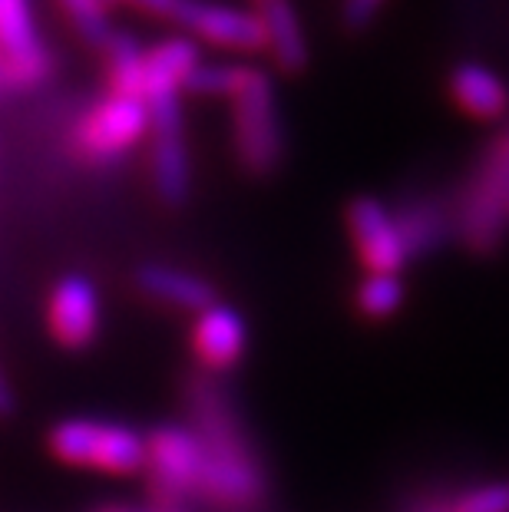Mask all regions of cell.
<instances>
[{
	"label": "cell",
	"instance_id": "cell-2",
	"mask_svg": "<svg viewBox=\"0 0 509 512\" xmlns=\"http://www.w3.org/2000/svg\"><path fill=\"white\" fill-rule=\"evenodd\" d=\"M50 453L63 466L106 476H136L146 470V433L100 417H63L47 433Z\"/></svg>",
	"mask_w": 509,
	"mask_h": 512
},
{
	"label": "cell",
	"instance_id": "cell-18",
	"mask_svg": "<svg viewBox=\"0 0 509 512\" xmlns=\"http://www.w3.org/2000/svg\"><path fill=\"white\" fill-rule=\"evenodd\" d=\"M57 7L86 47L100 53L106 50V43L116 34V27L110 24V0H57Z\"/></svg>",
	"mask_w": 509,
	"mask_h": 512
},
{
	"label": "cell",
	"instance_id": "cell-19",
	"mask_svg": "<svg viewBox=\"0 0 509 512\" xmlns=\"http://www.w3.org/2000/svg\"><path fill=\"white\" fill-rule=\"evenodd\" d=\"M397 222H400V232L407 238V248H410V258H420L433 252L440 242H443V232H447V225H443L440 212L433 209V205H410L404 212H394Z\"/></svg>",
	"mask_w": 509,
	"mask_h": 512
},
{
	"label": "cell",
	"instance_id": "cell-17",
	"mask_svg": "<svg viewBox=\"0 0 509 512\" xmlns=\"http://www.w3.org/2000/svg\"><path fill=\"white\" fill-rule=\"evenodd\" d=\"M404 301H407V288L400 275H371V271H364L361 285L354 291L357 314L374 324L391 321L394 314L404 308Z\"/></svg>",
	"mask_w": 509,
	"mask_h": 512
},
{
	"label": "cell",
	"instance_id": "cell-20",
	"mask_svg": "<svg viewBox=\"0 0 509 512\" xmlns=\"http://www.w3.org/2000/svg\"><path fill=\"white\" fill-rule=\"evenodd\" d=\"M248 67L242 63H199L196 73L189 76L186 93L205 96V100H232Z\"/></svg>",
	"mask_w": 509,
	"mask_h": 512
},
{
	"label": "cell",
	"instance_id": "cell-22",
	"mask_svg": "<svg viewBox=\"0 0 509 512\" xmlns=\"http://www.w3.org/2000/svg\"><path fill=\"white\" fill-rule=\"evenodd\" d=\"M387 0H341V20L348 30H364L374 24Z\"/></svg>",
	"mask_w": 509,
	"mask_h": 512
},
{
	"label": "cell",
	"instance_id": "cell-27",
	"mask_svg": "<svg viewBox=\"0 0 509 512\" xmlns=\"http://www.w3.org/2000/svg\"><path fill=\"white\" fill-rule=\"evenodd\" d=\"M430 512H447V506H437V509H430Z\"/></svg>",
	"mask_w": 509,
	"mask_h": 512
},
{
	"label": "cell",
	"instance_id": "cell-1",
	"mask_svg": "<svg viewBox=\"0 0 509 512\" xmlns=\"http://www.w3.org/2000/svg\"><path fill=\"white\" fill-rule=\"evenodd\" d=\"M186 413L189 430L196 433L205 456L199 499H209L222 509H252L262 503L268 493L265 466L219 377L199 370L186 380Z\"/></svg>",
	"mask_w": 509,
	"mask_h": 512
},
{
	"label": "cell",
	"instance_id": "cell-16",
	"mask_svg": "<svg viewBox=\"0 0 509 512\" xmlns=\"http://www.w3.org/2000/svg\"><path fill=\"white\" fill-rule=\"evenodd\" d=\"M106 57V80L113 96L143 100V76H146V50L129 30H116L103 50Z\"/></svg>",
	"mask_w": 509,
	"mask_h": 512
},
{
	"label": "cell",
	"instance_id": "cell-24",
	"mask_svg": "<svg viewBox=\"0 0 509 512\" xmlns=\"http://www.w3.org/2000/svg\"><path fill=\"white\" fill-rule=\"evenodd\" d=\"M14 410H17L14 387H10V380H7V374H4V367H0V420L10 417Z\"/></svg>",
	"mask_w": 509,
	"mask_h": 512
},
{
	"label": "cell",
	"instance_id": "cell-3",
	"mask_svg": "<svg viewBox=\"0 0 509 512\" xmlns=\"http://www.w3.org/2000/svg\"><path fill=\"white\" fill-rule=\"evenodd\" d=\"M232 139L238 166L248 176L265 179L278 169L285 149L278 126V96L272 76L258 67H248L232 93Z\"/></svg>",
	"mask_w": 509,
	"mask_h": 512
},
{
	"label": "cell",
	"instance_id": "cell-12",
	"mask_svg": "<svg viewBox=\"0 0 509 512\" xmlns=\"http://www.w3.org/2000/svg\"><path fill=\"white\" fill-rule=\"evenodd\" d=\"M136 288L146 294L149 301L166 304V308L186 311L196 318L199 311H205L209 304H215V288L196 271L176 268V265H162V261H146L136 268Z\"/></svg>",
	"mask_w": 509,
	"mask_h": 512
},
{
	"label": "cell",
	"instance_id": "cell-5",
	"mask_svg": "<svg viewBox=\"0 0 509 512\" xmlns=\"http://www.w3.org/2000/svg\"><path fill=\"white\" fill-rule=\"evenodd\" d=\"M149 136V110L143 100L106 96L73 129V152L90 166H113Z\"/></svg>",
	"mask_w": 509,
	"mask_h": 512
},
{
	"label": "cell",
	"instance_id": "cell-4",
	"mask_svg": "<svg viewBox=\"0 0 509 512\" xmlns=\"http://www.w3.org/2000/svg\"><path fill=\"white\" fill-rule=\"evenodd\" d=\"M146 479L156 503H186L202 496L205 456L189 423H159L146 433Z\"/></svg>",
	"mask_w": 509,
	"mask_h": 512
},
{
	"label": "cell",
	"instance_id": "cell-13",
	"mask_svg": "<svg viewBox=\"0 0 509 512\" xmlns=\"http://www.w3.org/2000/svg\"><path fill=\"white\" fill-rule=\"evenodd\" d=\"M202 63L199 43L176 34L159 40L156 47L146 50V76H143V103L159 100V96H182L186 93L189 76Z\"/></svg>",
	"mask_w": 509,
	"mask_h": 512
},
{
	"label": "cell",
	"instance_id": "cell-23",
	"mask_svg": "<svg viewBox=\"0 0 509 512\" xmlns=\"http://www.w3.org/2000/svg\"><path fill=\"white\" fill-rule=\"evenodd\" d=\"M123 4H129V7L139 10V14H146V17L172 20V14H176V7H179V0H123Z\"/></svg>",
	"mask_w": 509,
	"mask_h": 512
},
{
	"label": "cell",
	"instance_id": "cell-9",
	"mask_svg": "<svg viewBox=\"0 0 509 512\" xmlns=\"http://www.w3.org/2000/svg\"><path fill=\"white\" fill-rule=\"evenodd\" d=\"M103 324V304L93 278L67 271L47 294V331L67 351H83L96 341Z\"/></svg>",
	"mask_w": 509,
	"mask_h": 512
},
{
	"label": "cell",
	"instance_id": "cell-10",
	"mask_svg": "<svg viewBox=\"0 0 509 512\" xmlns=\"http://www.w3.org/2000/svg\"><path fill=\"white\" fill-rule=\"evenodd\" d=\"M189 351L199 361L202 374H209V377L229 374L248 351L245 318L232 308V304H222V301L209 304V308L192 318Z\"/></svg>",
	"mask_w": 509,
	"mask_h": 512
},
{
	"label": "cell",
	"instance_id": "cell-15",
	"mask_svg": "<svg viewBox=\"0 0 509 512\" xmlns=\"http://www.w3.org/2000/svg\"><path fill=\"white\" fill-rule=\"evenodd\" d=\"M450 96L473 119H500L509 110V90L500 73L486 63L463 60L450 73Z\"/></svg>",
	"mask_w": 509,
	"mask_h": 512
},
{
	"label": "cell",
	"instance_id": "cell-7",
	"mask_svg": "<svg viewBox=\"0 0 509 512\" xmlns=\"http://www.w3.org/2000/svg\"><path fill=\"white\" fill-rule=\"evenodd\" d=\"M344 222H348V235L357 258H361L364 271H371V275H400L414 261L407 238L400 232L397 215L381 199H374V195L351 199Z\"/></svg>",
	"mask_w": 509,
	"mask_h": 512
},
{
	"label": "cell",
	"instance_id": "cell-8",
	"mask_svg": "<svg viewBox=\"0 0 509 512\" xmlns=\"http://www.w3.org/2000/svg\"><path fill=\"white\" fill-rule=\"evenodd\" d=\"M172 24L182 27V34L196 43H212V47L258 53L265 50L262 20L255 7L215 4V0H179Z\"/></svg>",
	"mask_w": 509,
	"mask_h": 512
},
{
	"label": "cell",
	"instance_id": "cell-21",
	"mask_svg": "<svg viewBox=\"0 0 509 512\" xmlns=\"http://www.w3.org/2000/svg\"><path fill=\"white\" fill-rule=\"evenodd\" d=\"M447 512H509V483L496 479V483L470 486L453 499Z\"/></svg>",
	"mask_w": 509,
	"mask_h": 512
},
{
	"label": "cell",
	"instance_id": "cell-25",
	"mask_svg": "<svg viewBox=\"0 0 509 512\" xmlns=\"http://www.w3.org/2000/svg\"><path fill=\"white\" fill-rule=\"evenodd\" d=\"M156 512H186L179 503H156Z\"/></svg>",
	"mask_w": 509,
	"mask_h": 512
},
{
	"label": "cell",
	"instance_id": "cell-11",
	"mask_svg": "<svg viewBox=\"0 0 509 512\" xmlns=\"http://www.w3.org/2000/svg\"><path fill=\"white\" fill-rule=\"evenodd\" d=\"M0 50H4V67H0L4 83L30 86L47 76L50 57L40 47L30 0H0Z\"/></svg>",
	"mask_w": 509,
	"mask_h": 512
},
{
	"label": "cell",
	"instance_id": "cell-14",
	"mask_svg": "<svg viewBox=\"0 0 509 512\" xmlns=\"http://www.w3.org/2000/svg\"><path fill=\"white\" fill-rule=\"evenodd\" d=\"M255 14L262 20L265 50L281 73H301L308 67V40L301 17L291 0H255Z\"/></svg>",
	"mask_w": 509,
	"mask_h": 512
},
{
	"label": "cell",
	"instance_id": "cell-6",
	"mask_svg": "<svg viewBox=\"0 0 509 512\" xmlns=\"http://www.w3.org/2000/svg\"><path fill=\"white\" fill-rule=\"evenodd\" d=\"M146 110H149V146H153L149 166H153L156 195L166 205H186L192 192V166H189L182 96L146 100Z\"/></svg>",
	"mask_w": 509,
	"mask_h": 512
},
{
	"label": "cell",
	"instance_id": "cell-26",
	"mask_svg": "<svg viewBox=\"0 0 509 512\" xmlns=\"http://www.w3.org/2000/svg\"><path fill=\"white\" fill-rule=\"evenodd\" d=\"M103 512H136V509H103Z\"/></svg>",
	"mask_w": 509,
	"mask_h": 512
}]
</instances>
